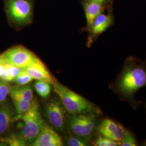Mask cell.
Instances as JSON below:
<instances>
[{
	"mask_svg": "<svg viewBox=\"0 0 146 146\" xmlns=\"http://www.w3.org/2000/svg\"><path fill=\"white\" fill-rule=\"evenodd\" d=\"M6 64L24 69L33 62L37 57L33 52L23 46L11 48L1 54Z\"/></svg>",
	"mask_w": 146,
	"mask_h": 146,
	"instance_id": "obj_5",
	"label": "cell"
},
{
	"mask_svg": "<svg viewBox=\"0 0 146 146\" xmlns=\"http://www.w3.org/2000/svg\"><path fill=\"white\" fill-rule=\"evenodd\" d=\"M11 86L8 82L0 80V104L5 100L7 95L9 93Z\"/></svg>",
	"mask_w": 146,
	"mask_h": 146,
	"instance_id": "obj_21",
	"label": "cell"
},
{
	"mask_svg": "<svg viewBox=\"0 0 146 146\" xmlns=\"http://www.w3.org/2000/svg\"><path fill=\"white\" fill-rule=\"evenodd\" d=\"M13 103L15 107L16 111L17 116L23 115L31 108L33 104L32 101H28L20 99H12Z\"/></svg>",
	"mask_w": 146,
	"mask_h": 146,
	"instance_id": "obj_15",
	"label": "cell"
},
{
	"mask_svg": "<svg viewBox=\"0 0 146 146\" xmlns=\"http://www.w3.org/2000/svg\"><path fill=\"white\" fill-rule=\"evenodd\" d=\"M54 87L64 108L70 114L75 115L89 111L100 113L99 109L95 104L62 84L56 82Z\"/></svg>",
	"mask_w": 146,
	"mask_h": 146,
	"instance_id": "obj_2",
	"label": "cell"
},
{
	"mask_svg": "<svg viewBox=\"0 0 146 146\" xmlns=\"http://www.w3.org/2000/svg\"><path fill=\"white\" fill-rule=\"evenodd\" d=\"M34 88L37 93L43 99L47 98L50 93L51 87L47 82L37 80L34 84Z\"/></svg>",
	"mask_w": 146,
	"mask_h": 146,
	"instance_id": "obj_16",
	"label": "cell"
},
{
	"mask_svg": "<svg viewBox=\"0 0 146 146\" xmlns=\"http://www.w3.org/2000/svg\"><path fill=\"white\" fill-rule=\"evenodd\" d=\"M94 145L96 146H119V143L102 136L99 135L95 140Z\"/></svg>",
	"mask_w": 146,
	"mask_h": 146,
	"instance_id": "obj_19",
	"label": "cell"
},
{
	"mask_svg": "<svg viewBox=\"0 0 146 146\" xmlns=\"http://www.w3.org/2000/svg\"><path fill=\"white\" fill-rule=\"evenodd\" d=\"M24 70H25L33 79L43 81L53 86L57 82L56 80L47 69L45 64L38 58L29 66L24 69Z\"/></svg>",
	"mask_w": 146,
	"mask_h": 146,
	"instance_id": "obj_9",
	"label": "cell"
},
{
	"mask_svg": "<svg viewBox=\"0 0 146 146\" xmlns=\"http://www.w3.org/2000/svg\"><path fill=\"white\" fill-rule=\"evenodd\" d=\"M95 111L73 115L69 122V128L74 135L88 140L98 129V115Z\"/></svg>",
	"mask_w": 146,
	"mask_h": 146,
	"instance_id": "obj_3",
	"label": "cell"
},
{
	"mask_svg": "<svg viewBox=\"0 0 146 146\" xmlns=\"http://www.w3.org/2000/svg\"><path fill=\"white\" fill-rule=\"evenodd\" d=\"M22 70V69L19 68L16 66L9 64V72L11 81H13L19 76Z\"/></svg>",
	"mask_w": 146,
	"mask_h": 146,
	"instance_id": "obj_23",
	"label": "cell"
},
{
	"mask_svg": "<svg viewBox=\"0 0 146 146\" xmlns=\"http://www.w3.org/2000/svg\"><path fill=\"white\" fill-rule=\"evenodd\" d=\"M16 117L24 122L23 129L19 135L27 143H32L44 124L36 101H33L31 108L23 115Z\"/></svg>",
	"mask_w": 146,
	"mask_h": 146,
	"instance_id": "obj_4",
	"label": "cell"
},
{
	"mask_svg": "<svg viewBox=\"0 0 146 146\" xmlns=\"http://www.w3.org/2000/svg\"><path fill=\"white\" fill-rule=\"evenodd\" d=\"M68 145L69 146H87L90 145L88 140L78 136H70L68 140Z\"/></svg>",
	"mask_w": 146,
	"mask_h": 146,
	"instance_id": "obj_22",
	"label": "cell"
},
{
	"mask_svg": "<svg viewBox=\"0 0 146 146\" xmlns=\"http://www.w3.org/2000/svg\"><path fill=\"white\" fill-rule=\"evenodd\" d=\"M146 85V61L130 56L125 59L123 67L110 88L120 99L136 108L139 105L135 96Z\"/></svg>",
	"mask_w": 146,
	"mask_h": 146,
	"instance_id": "obj_1",
	"label": "cell"
},
{
	"mask_svg": "<svg viewBox=\"0 0 146 146\" xmlns=\"http://www.w3.org/2000/svg\"><path fill=\"white\" fill-rule=\"evenodd\" d=\"M100 135L119 143L125 134V128L120 123L110 118L102 120L98 127Z\"/></svg>",
	"mask_w": 146,
	"mask_h": 146,
	"instance_id": "obj_7",
	"label": "cell"
},
{
	"mask_svg": "<svg viewBox=\"0 0 146 146\" xmlns=\"http://www.w3.org/2000/svg\"><path fill=\"white\" fill-rule=\"evenodd\" d=\"M140 145L142 146H146V139L141 143Z\"/></svg>",
	"mask_w": 146,
	"mask_h": 146,
	"instance_id": "obj_28",
	"label": "cell"
},
{
	"mask_svg": "<svg viewBox=\"0 0 146 146\" xmlns=\"http://www.w3.org/2000/svg\"><path fill=\"white\" fill-rule=\"evenodd\" d=\"M33 78L24 69L22 70L19 76L13 81L17 85H26L30 83Z\"/></svg>",
	"mask_w": 146,
	"mask_h": 146,
	"instance_id": "obj_20",
	"label": "cell"
},
{
	"mask_svg": "<svg viewBox=\"0 0 146 146\" xmlns=\"http://www.w3.org/2000/svg\"><path fill=\"white\" fill-rule=\"evenodd\" d=\"M84 10L87 26L89 28L95 18L102 13L103 5L96 1L88 0L84 5Z\"/></svg>",
	"mask_w": 146,
	"mask_h": 146,
	"instance_id": "obj_12",
	"label": "cell"
},
{
	"mask_svg": "<svg viewBox=\"0 0 146 146\" xmlns=\"http://www.w3.org/2000/svg\"><path fill=\"white\" fill-rule=\"evenodd\" d=\"M13 114L11 107L8 104H3L0 108V135L8 130L13 121Z\"/></svg>",
	"mask_w": 146,
	"mask_h": 146,
	"instance_id": "obj_14",
	"label": "cell"
},
{
	"mask_svg": "<svg viewBox=\"0 0 146 146\" xmlns=\"http://www.w3.org/2000/svg\"><path fill=\"white\" fill-rule=\"evenodd\" d=\"M4 64H5V61L3 60V58H2V56H1V55H0V65Z\"/></svg>",
	"mask_w": 146,
	"mask_h": 146,
	"instance_id": "obj_27",
	"label": "cell"
},
{
	"mask_svg": "<svg viewBox=\"0 0 146 146\" xmlns=\"http://www.w3.org/2000/svg\"><path fill=\"white\" fill-rule=\"evenodd\" d=\"M113 22L112 16L101 13L95 18L89 27V31L93 36H98L108 29L113 25Z\"/></svg>",
	"mask_w": 146,
	"mask_h": 146,
	"instance_id": "obj_11",
	"label": "cell"
},
{
	"mask_svg": "<svg viewBox=\"0 0 146 146\" xmlns=\"http://www.w3.org/2000/svg\"><path fill=\"white\" fill-rule=\"evenodd\" d=\"M9 95L12 99H20L32 101L34 98L31 86L28 85H17L11 87Z\"/></svg>",
	"mask_w": 146,
	"mask_h": 146,
	"instance_id": "obj_13",
	"label": "cell"
},
{
	"mask_svg": "<svg viewBox=\"0 0 146 146\" xmlns=\"http://www.w3.org/2000/svg\"><path fill=\"white\" fill-rule=\"evenodd\" d=\"M1 141L11 146H26L27 142L20 135L11 134L1 139Z\"/></svg>",
	"mask_w": 146,
	"mask_h": 146,
	"instance_id": "obj_17",
	"label": "cell"
},
{
	"mask_svg": "<svg viewBox=\"0 0 146 146\" xmlns=\"http://www.w3.org/2000/svg\"><path fill=\"white\" fill-rule=\"evenodd\" d=\"M8 15L16 24L24 25L32 17V6L27 0H8L6 3Z\"/></svg>",
	"mask_w": 146,
	"mask_h": 146,
	"instance_id": "obj_6",
	"label": "cell"
},
{
	"mask_svg": "<svg viewBox=\"0 0 146 146\" xmlns=\"http://www.w3.org/2000/svg\"><path fill=\"white\" fill-rule=\"evenodd\" d=\"M6 64V63H5ZM2 64V65H0V79L1 78V76L3 74V73L4 72V70H5V64Z\"/></svg>",
	"mask_w": 146,
	"mask_h": 146,
	"instance_id": "obj_25",
	"label": "cell"
},
{
	"mask_svg": "<svg viewBox=\"0 0 146 146\" xmlns=\"http://www.w3.org/2000/svg\"><path fill=\"white\" fill-rule=\"evenodd\" d=\"M145 108H146V105H145Z\"/></svg>",
	"mask_w": 146,
	"mask_h": 146,
	"instance_id": "obj_29",
	"label": "cell"
},
{
	"mask_svg": "<svg viewBox=\"0 0 146 146\" xmlns=\"http://www.w3.org/2000/svg\"><path fill=\"white\" fill-rule=\"evenodd\" d=\"M62 139L52 129V128L44 123L42 129L34 140L32 142L33 146H62Z\"/></svg>",
	"mask_w": 146,
	"mask_h": 146,
	"instance_id": "obj_8",
	"label": "cell"
},
{
	"mask_svg": "<svg viewBox=\"0 0 146 146\" xmlns=\"http://www.w3.org/2000/svg\"><path fill=\"white\" fill-rule=\"evenodd\" d=\"M1 80H3L6 82H11V77H10V75H9V64H5V68L4 72L3 73V74L1 76Z\"/></svg>",
	"mask_w": 146,
	"mask_h": 146,
	"instance_id": "obj_24",
	"label": "cell"
},
{
	"mask_svg": "<svg viewBox=\"0 0 146 146\" xmlns=\"http://www.w3.org/2000/svg\"><path fill=\"white\" fill-rule=\"evenodd\" d=\"M48 120L55 128L62 130L64 127V117L62 107L57 101H52L47 104L45 109Z\"/></svg>",
	"mask_w": 146,
	"mask_h": 146,
	"instance_id": "obj_10",
	"label": "cell"
},
{
	"mask_svg": "<svg viewBox=\"0 0 146 146\" xmlns=\"http://www.w3.org/2000/svg\"><path fill=\"white\" fill-rule=\"evenodd\" d=\"M90 1H96V2H99V3L102 4V5H104V3H106L108 0H90Z\"/></svg>",
	"mask_w": 146,
	"mask_h": 146,
	"instance_id": "obj_26",
	"label": "cell"
},
{
	"mask_svg": "<svg viewBox=\"0 0 146 146\" xmlns=\"http://www.w3.org/2000/svg\"><path fill=\"white\" fill-rule=\"evenodd\" d=\"M138 145L135 136L129 129L125 128V134L120 141L121 146H136Z\"/></svg>",
	"mask_w": 146,
	"mask_h": 146,
	"instance_id": "obj_18",
	"label": "cell"
}]
</instances>
